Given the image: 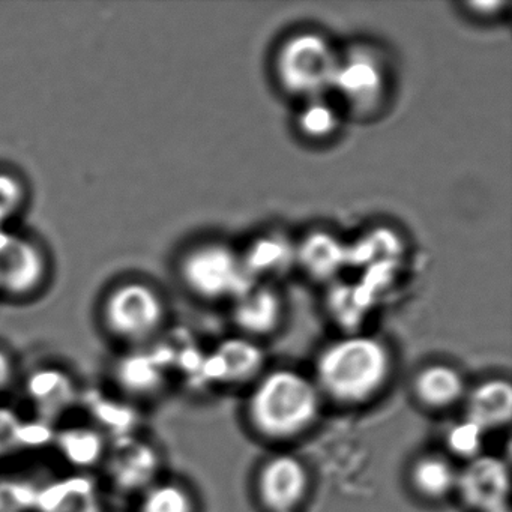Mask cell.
<instances>
[{
    "label": "cell",
    "instance_id": "obj_7",
    "mask_svg": "<svg viewBox=\"0 0 512 512\" xmlns=\"http://www.w3.org/2000/svg\"><path fill=\"white\" fill-rule=\"evenodd\" d=\"M389 85L388 62L376 49L355 46L340 53L331 92L347 112L361 118L379 112L388 100Z\"/></svg>",
    "mask_w": 512,
    "mask_h": 512
},
{
    "label": "cell",
    "instance_id": "obj_25",
    "mask_svg": "<svg viewBox=\"0 0 512 512\" xmlns=\"http://www.w3.org/2000/svg\"><path fill=\"white\" fill-rule=\"evenodd\" d=\"M19 361L13 350L0 343V394L10 389L19 379Z\"/></svg>",
    "mask_w": 512,
    "mask_h": 512
},
{
    "label": "cell",
    "instance_id": "obj_20",
    "mask_svg": "<svg viewBox=\"0 0 512 512\" xmlns=\"http://www.w3.org/2000/svg\"><path fill=\"white\" fill-rule=\"evenodd\" d=\"M34 203V185L16 164L0 161V233L26 226Z\"/></svg>",
    "mask_w": 512,
    "mask_h": 512
},
{
    "label": "cell",
    "instance_id": "obj_8",
    "mask_svg": "<svg viewBox=\"0 0 512 512\" xmlns=\"http://www.w3.org/2000/svg\"><path fill=\"white\" fill-rule=\"evenodd\" d=\"M310 467L292 452L262 461L254 476V496L265 512H299L311 494Z\"/></svg>",
    "mask_w": 512,
    "mask_h": 512
},
{
    "label": "cell",
    "instance_id": "obj_9",
    "mask_svg": "<svg viewBox=\"0 0 512 512\" xmlns=\"http://www.w3.org/2000/svg\"><path fill=\"white\" fill-rule=\"evenodd\" d=\"M511 473L503 458L482 454L458 467L455 496L470 512H494L508 508Z\"/></svg>",
    "mask_w": 512,
    "mask_h": 512
},
{
    "label": "cell",
    "instance_id": "obj_11",
    "mask_svg": "<svg viewBox=\"0 0 512 512\" xmlns=\"http://www.w3.org/2000/svg\"><path fill=\"white\" fill-rule=\"evenodd\" d=\"M23 392L43 419L64 415L79 400L76 376L58 362H43L22 380Z\"/></svg>",
    "mask_w": 512,
    "mask_h": 512
},
{
    "label": "cell",
    "instance_id": "obj_2",
    "mask_svg": "<svg viewBox=\"0 0 512 512\" xmlns=\"http://www.w3.org/2000/svg\"><path fill=\"white\" fill-rule=\"evenodd\" d=\"M394 374V350L383 338L347 332L317 353L311 377L325 403L359 407L380 397Z\"/></svg>",
    "mask_w": 512,
    "mask_h": 512
},
{
    "label": "cell",
    "instance_id": "obj_10",
    "mask_svg": "<svg viewBox=\"0 0 512 512\" xmlns=\"http://www.w3.org/2000/svg\"><path fill=\"white\" fill-rule=\"evenodd\" d=\"M230 305L233 325L254 341L274 335L286 316V302L272 283L253 281Z\"/></svg>",
    "mask_w": 512,
    "mask_h": 512
},
{
    "label": "cell",
    "instance_id": "obj_26",
    "mask_svg": "<svg viewBox=\"0 0 512 512\" xmlns=\"http://www.w3.org/2000/svg\"><path fill=\"white\" fill-rule=\"evenodd\" d=\"M463 7L467 14L476 17V19L494 20L499 19L505 13L506 8L509 7V2H467Z\"/></svg>",
    "mask_w": 512,
    "mask_h": 512
},
{
    "label": "cell",
    "instance_id": "obj_24",
    "mask_svg": "<svg viewBox=\"0 0 512 512\" xmlns=\"http://www.w3.org/2000/svg\"><path fill=\"white\" fill-rule=\"evenodd\" d=\"M484 430L461 418L460 421L449 425L448 430L443 434V442H445V454L449 455L452 460H461L463 463L473 460L484 454L485 442Z\"/></svg>",
    "mask_w": 512,
    "mask_h": 512
},
{
    "label": "cell",
    "instance_id": "obj_15",
    "mask_svg": "<svg viewBox=\"0 0 512 512\" xmlns=\"http://www.w3.org/2000/svg\"><path fill=\"white\" fill-rule=\"evenodd\" d=\"M265 359L257 341L238 335L224 340L206 359V374L224 386L251 385L265 371Z\"/></svg>",
    "mask_w": 512,
    "mask_h": 512
},
{
    "label": "cell",
    "instance_id": "obj_13",
    "mask_svg": "<svg viewBox=\"0 0 512 512\" xmlns=\"http://www.w3.org/2000/svg\"><path fill=\"white\" fill-rule=\"evenodd\" d=\"M467 389L469 383L463 371L443 361L422 365L410 382L413 400L428 412H446L461 406Z\"/></svg>",
    "mask_w": 512,
    "mask_h": 512
},
{
    "label": "cell",
    "instance_id": "obj_6",
    "mask_svg": "<svg viewBox=\"0 0 512 512\" xmlns=\"http://www.w3.org/2000/svg\"><path fill=\"white\" fill-rule=\"evenodd\" d=\"M56 259L49 242L23 226L0 233V302L31 305L52 289Z\"/></svg>",
    "mask_w": 512,
    "mask_h": 512
},
{
    "label": "cell",
    "instance_id": "obj_3",
    "mask_svg": "<svg viewBox=\"0 0 512 512\" xmlns=\"http://www.w3.org/2000/svg\"><path fill=\"white\" fill-rule=\"evenodd\" d=\"M323 400L313 377L295 368L265 370L250 385L244 415L260 439L287 443L310 433L320 416Z\"/></svg>",
    "mask_w": 512,
    "mask_h": 512
},
{
    "label": "cell",
    "instance_id": "obj_14",
    "mask_svg": "<svg viewBox=\"0 0 512 512\" xmlns=\"http://www.w3.org/2000/svg\"><path fill=\"white\" fill-rule=\"evenodd\" d=\"M110 380L122 398L134 403H145L158 398L167 385L163 365L151 355V350L116 353Z\"/></svg>",
    "mask_w": 512,
    "mask_h": 512
},
{
    "label": "cell",
    "instance_id": "obj_5",
    "mask_svg": "<svg viewBox=\"0 0 512 512\" xmlns=\"http://www.w3.org/2000/svg\"><path fill=\"white\" fill-rule=\"evenodd\" d=\"M340 53L326 35L298 31L287 35L274 53L272 74L287 97L305 101L325 98L332 89Z\"/></svg>",
    "mask_w": 512,
    "mask_h": 512
},
{
    "label": "cell",
    "instance_id": "obj_18",
    "mask_svg": "<svg viewBox=\"0 0 512 512\" xmlns=\"http://www.w3.org/2000/svg\"><path fill=\"white\" fill-rule=\"evenodd\" d=\"M53 443L61 457L77 470L100 469L106 463L110 449L106 431L85 422L59 428Z\"/></svg>",
    "mask_w": 512,
    "mask_h": 512
},
{
    "label": "cell",
    "instance_id": "obj_23",
    "mask_svg": "<svg viewBox=\"0 0 512 512\" xmlns=\"http://www.w3.org/2000/svg\"><path fill=\"white\" fill-rule=\"evenodd\" d=\"M296 131L310 143H326L341 128V112L326 98L305 101L295 119Z\"/></svg>",
    "mask_w": 512,
    "mask_h": 512
},
{
    "label": "cell",
    "instance_id": "obj_16",
    "mask_svg": "<svg viewBox=\"0 0 512 512\" xmlns=\"http://www.w3.org/2000/svg\"><path fill=\"white\" fill-rule=\"evenodd\" d=\"M461 406L463 418L478 425L485 433L502 430L512 419L511 382L503 377H487L469 386Z\"/></svg>",
    "mask_w": 512,
    "mask_h": 512
},
{
    "label": "cell",
    "instance_id": "obj_4",
    "mask_svg": "<svg viewBox=\"0 0 512 512\" xmlns=\"http://www.w3.org/2000/svg\"><path fill=\"white\" fill-rule=\"evenodd\" d=\"M181 289L200 302H233L253 281L241 253L220 239H199L173 259Z\"/></svg>",
    "mask_w": 512,
    "mask_h": 512
},
{
    "label": "cell",
    "instance_id": "obj_21",
    "mask_svg": "<svg viewBox=\"0 0 512 512\" xmlns=\"http://www.w3.org/2000/svg\"><path fill=\"white\" fill-rule=\"evenodd\" d=\"M251 281L272 283V278L284 274L295 263V245L280 235H265L241 253Z\"/></svg>",
    "mask_w": 512,
    "mask_h": 512
},
{
    "label": "cell",
    "instance_id": "obj_12",
    "mask_svg": "<svg viewBox=\"0 0 512 512\" xmlns=\"http://www.w3.org/2000/svg\"><path fill=\"white\" fill-rule=\"evenodd\" d=\"M113 484L124 494L139 496L149 485L163 476V458L152 443L125 437L118 448L110 445L106 463Z\"/></svg>",
    "mask_w": 512,
    "mask_h": 512
},
{
    "label": "cell",
    "instance_id": "obj_1",
    "mask_svg": "<svg viewBox=\"0 0 512 512\" xmlns=\"http://www.w3.org/2000/svg\"><path fill=\"white\" fill-rule=\"evenodd\" d=\"M170 317L166 290L142 272L115 275L95 299V329L115 353L151 349L169 328Z\"/></svg>",
    "mask_w": 512,
    "mask_h": 512
},
{
    "label": "cell",
    "instance_id": "obj_17",
    "mask_svg": "<svg viewBox=\"0 0 512 512\" xmlns=\"http://www.w3.org/2000/svg\"><path fill=\"white\" fill-rule=\"evenodd\" d=\"M458 467L443 451L422 452L407 467V484L422 502L442 503L455 496Z\"/></svg>",
    "mask_w": 512,
    "mask_h": 512
},
{
    "label": "cell",
    "instance_id": "obj_19",
    "mask_svg": "<svg viewBox=\"0 0 512 512\" xmlns=\"http://www.w3.org/2000/svg\"><path fill=\"white\" fill-rule=\"evenodd\" d=\"M346 245L328 232H313L295 245V263L313 280H332L349 262Z\"/></svg>",
    "mask_w": 512,
    "mask_h": 512
},
{
    "label": "cell",
    "instance_id": "obj_22",
    "mask_svg": "<svg viewBox=\"0 0 512 512\" xmlns=\"http://www.w3.org/2000/svg\"><path fill=\"white\" fill-rule=\"evenodd\" d=\"M134 512H200L199 497L187 481L163 475L137 496Z\"/></svg>",
    "mask_w": 512,
    "mask_h": 512
},
{
    "label": "cell",
    "instance_id": "obj_27",
    "mask_svg": "<svg viewBox=\"0 0 512 512\" xmlns=\"http://www.w3.org/2000/svg\"><path fill=\"white\" fill-rule=\"evenodd\" d=\"M494 512H511V509H509V506H508V508L499 509V511H494Z\"/></svg>",
    "mask_w": 512,
    "mask_h": 512
}]
</instances>
